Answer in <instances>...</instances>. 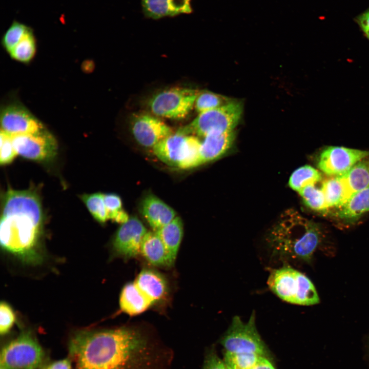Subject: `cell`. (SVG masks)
Returning <instances> with one entry per match:
<instances>
[{
	"instance_id": "cell-1",
	"label": "cell",
	"mask_w": 369,
	"mask_h": 369,
	"mask_svg": "<svg viewBox=\"0 0 369 369\" xmlns=\"http://www.w3.org/2000/svg\"><path fill=\"white\" fill-rule=\"evenodd\" d=\"M69 348L75 369L168 368L167 348L133 327L81 331Z\"/></svg>"
},
{
	"instance_id": "cell-2",
	"label": "cell",
	"mask_w": 369,
	"mask_h": 369,
	"mask_svg": "<svg viewBox=\"0 0 369 369\" xmlns=\"http://www.w3.org/2000/svg\"><path fill=\"white\" fill-rule=\"evenodd\" d=\"M321 239V231L316 223L290 210L271 229L266 241L273 257L310 262Z\"/></svg>"
},
{
	"instance_id": "cell-3",
	"label": "cell",
	"mask_w": 369,
	"mask_h": 369,
	"mask_svg": "<svg viewBox=\"0 0 369 369\" xmlns=\"http://www.w3.org/2000/svg\"><path fill=\"white\" fill-rule=\"evenodd\" d=\"M43 219L40 211L3 212L0 224L1 247L25 261L37 262L42 259L39 243Z\"/></svg>"
},
{
	"instance_id": "cell-4",
	"label": "cell",
	"mask_w": 369,
	"mask_h": 369,
	"mask_svg": "<svg viewBox=\"0 0 369 369\" xmlns=\"http://www.w3.org/2000/svg\"><path fill=\"white\" fill-rule=\"evenodd\" d=\"M267 284L274 294L286 302L300 305L319 302L316 290L310 279L286 263L271 270Z\"/></svg>"
},
{
	"instance_id": "cell-5",
	"label": "cell",
	"mask_w": 369,
	"mask_h": 369,
	"mask_svg": "<svg viewBox=\"0 0 369 369\" xmlns=\"http://www.w3.org/2000/svg\"><path fill=\"white\" fill-rule=\"evenodd\" d=\"M201 142L195 135L172 133L152 149L156 156L166 165L181 169L201 165Z\"/></svg>"
},
{
	"instance_id": "cell-6",
	"label": "cell",
	"mask_w": 369,
	"mask_h": 369,
	"mask_svg": "<svg viewBox=\"0 0 369 369\" xmlns=\"http://www.w3.org/2000/svg\"><path fill=\"white\" fill-rule=\"evenodd\" d=\"M242 112L241 103L232 100L221 107L199 113L189 124L179 128L176 132L204 137L213 132L233 131L240 120Z\"/></svg>"
},
{
	"instance_id": "cell-7",
	"label": "cell",
	"mask_w": 369,
	"mask_h": 369,
	"mask_svg": "<svg viewBox=\"0 0 369 369\" xmlns=\"http://www.w3.org/2000/svg\"><path fill=\"white\" fill-rule=\"evenodd\" d=\"M253 312L248 322L234 316L229 327L219 340L225 351L231 353H254L269 359L268 347L258 332Z\"/></svg>"
},
{
	"instance_id": "cell-8",
	"label": "cell",
	"mask_w": 369,
	"mask_h": 369,
	"mask_svg": "<svg viewBox=\"0 0 369 369\" xmlns=\"http://www.w3.org/2000/svg\"><path fill=\"white\" fill-rule=\"evenodd\" d=\"M198 91L175 87L154 94L148 101L151 113L158 117L175 120L186 118L194 108Z\"/></svg>"
},
{
	"instance_id": "cell-9",
	"label": "cell",
	"mask_w": 369,
	"mask_h": 369,
	"mask_svg": "<svg viewBox=\"0 0 369 369\" xmlns=\"http://www.w3.org/2000/svg\"><path fill=\"white\" fill-rule=\"evenodd\" d=\"M44 359V352L35 338L24 333L2 350L0 364L6 369H38Z\"/></svg>"
},
{
	"instance_id": "cell-10",
	"label": "cell",
	"mask_w": 369,
	"mask_h": 369,
	"mask_svg": "<svg viewBox=\"0 0 369 369\" xmlns=\"http://www.w3.org/2000/svg\"><path fill=\"white\" fill-rule=\"evenodd\" d=\"M11 137L17 155L26 159L46 161L52 159L56 155L57 142L53 135L45 128L33 134Z\"/></svg>"
},
{
	"instance_id": "cell-11",
	"label": "cell",
	"mask_w": 369,
	"mask_h": 369,
	"mask_svg": "<svg viewBox=\"0 0 369 369\" xmlns=\"http://www.w3.org/2000/svg\"><path fill=\"white\" fill-rule=\"evenodd\" d=\"M368 156V151L343 147H327L320 153L317 167L321 171L330 177L341 176L356 163Z\"/></svg>"
},
{
	"instance_id": "cell-12",
	"label": "cell",
	"mask_w": 369,
	"mask_h": 369,
	"mask_svg": "<svg viewBox=\"0 0 369 369\" xmlns=\"http://www.w3.org/2000/svg\"><path fill=\"white\" fill-rule=\"evenodd\" d=\"M131 130L139 145L152 148L173 133L172 129L158 117L145 113L134 115L131 121Z\"/></svg>"
},
{
	"instance_id": "cell-13",
	"label": "cell",
	"mask_w": 369,
	"mask_h": 369,
	"mask_svg": "<svg viewBox=\"0 0 369 369\" xmlns=\"http://www.w3.org/2000/svg\"><path fill=\"white\" fill-rule=\"evenodd\" d=\"M147 233L146 227L137 217H130L116 233L113 242L115 252L126 258L136 257L140 254L141 243Z\"/></svg>"
},
{
	"instance_id": "cell-14",
	"label": "cell",
	"mask_w": 369,
	"mask_h": 369,
	"mask_svg": "<svg viewBox=\"0 0 369 369\" xmlns=\"http://www.w3.org/2000/svg\"><path fill=\"white\" fill-rule=\"evenodd\" d=\"M1 131L11 136L33 134L44 129L27 110L15 105L4 109L1 113Z\"/></svg>"
},
{
	"instance_id": "cell-15",
	"label": "cell",
	"mask_w": 369,
	"mask_h": 369,
	"mask_svg": "<svg viewBox=\"0 0 369 369\" xmlns=\"http://www.w3.org/2000/svg\"><path fill=\"white\" fill-rule=\"evenodd\" d=\"M141 212L154 231H157L176 217L175 211L153 194L147 195L143 199Z\"/></svg>"
},
{
	"instance_id": "cell-16",
	"label": "cell",
	"mask_w": 369,
	"mask_h": 369,
	"mask_svg": "<svg viewBox=\"0 0 369 369\" xmlns=\"http://www.w3.org/2000/svg\"><path fill=\"white\" fill-rule=\"evenodd\" d=\"M235 137L234 130L213 132L204 136L200 151L201 165L223 155L232 146Z\"/></svg>"
},
{
	"instance_id": "cell-17",
	"label": "cell",
	"mask_w": 369,
	"mask_h": 369,
	"mask_svg": "<svg viewBox=\"0 0 369 369\" xmlns=\"http://www.w3.org/2000/svg\"><path fill=\"white\" fill-rule=\"evenodd\" d=\"M191 0H142L143 11L147 17L159 19L192 12Z\"/></svg>"
},
{
	"instance_id": "cell-18",
	"label": "cell",
	"mask_w": 369,
	"mask_h": 369,
	"mask_svg": "<svg viewBox=\"0 0 369 369\" xmlns=\"http://www.w3.org/2000/svg\"><path fill=\"white\" fill-rule=\"evenodd\" d=\"M135 283L154 303L162 299L168 292V284L164 277L151 269L142 270L137 276Z\"/></svg>"
},
{
	"instance_id": "cell-19",
	"label": "cell",
	"mask_w": 369,
	"mask_h": 369,
	"mask_svg": "<svg viewBox=\"0 0 369 369\" xmlns=\"http://www.w3.org/2000/svg\"><path fill=\"white\" fill-rule=\"evenodd\" d=\"M140 254L151 264L159 267H169L174 262L163 243L156 232H147L140 248Z\"/></svg>"
},
{
	"instance_id": "cell-20",
	"label": "cell",
	"mask_w": 369,
	"mask_h": 369,
	"mask_svg": "<svg viewBox=\"0 0 369 369\" xmlns=\"http://www.w3.org/2000/svg\"><path fill=\"white\" fill-rule=\"evenodd\" d=\"M153 303L142 293L135 282L126 284L119 297L121 310L130 316L137 315L145 312Z\"/></svg>"
},
{
	"instance_id": "cell-21",
	"label": "cell",
	"mask_w": 369,
	"mask_h": 369,
	"mask_svg": "<svg viewBox=\"0 0 369 369\" xmlns=\"http://www.w3.org/2000/svg\"><path fill=\"white\" fill-rule=\"evenodd\" d=\"M368 212L369 186L352 195L336 213L344 221L353 223Z\"/></svg>"
},
{
	"instance_id": "cell-22",
	"label": "cell",
	"mask_w": 369,
	"mask_h": 369,
	"mask_svg": "<svg viewBox=\"0 0 369 369\" xmlns=\"http://www.w3.org/2000/svg\"><path fill=\"white\" fill-rule=\"evenodd\" d=\"M340 177L345 186L349 198L354 194L368 187L369 156L358 161Z\"/></svg>"
},
{
	"instance_id": "cell-23",
	"label": "cell",
	"mask_w": 369,
	"mask_h": 369,
	"mask_svg": "<svg viewBox=\"0 0 369 369\" xmlns=\"http://www.w3.org/2000/svg\"><path fill=\"white\" fill-rule=\"evenodd\" d=\"M155 232L160 238L174 263L183 233L181 219L176 216L170 223Z\"/></svg>"
},
{
	"instance_id": "cell-24",
	"label": "cell",
	"mask_w": 369,
	"mask_h": 369,
	"mask_svg": "<svg viewBox=\"0 0 369 369\" xmlns=\"http://www.w3.org/2000/svg\"><path fill=\"white\" fill-rule=\"evenodd\" d=\"M321 188L329 209L332 208L339 209L349 198L340 176L330 177L323 180Z\"/></svg>"
},
{
	"instance_id": "cell-25",
	"label": "cell",
	"mask_w": 369,
	"mask_h": 369,
	"mask_svg": "<svg viewBox=\"0 0 369 369\" xmlns=\"http://www.w3.org/2000/svg\"><path fill=\"white\" fill-rule=\"evenodd\" d=\"M322 180L320 172L311 166L305 165L296 169L291 175L289 184L294 190L299 192L309 185H315Z\"/></svg>"
},
{
	"instance_id": "cell-26",
	"label": "cell",
	"mask_w": 369,
	"mask_h": 369,
	"mask_svg": "<svg viewBox=\"0 0 369 369\" xmlns=\"http://www.w3.org/2000/svg\"><path fill=\"white\" fill-rule=\"evenodd\" d=\"M298 193L303 203L309 208L322 213H326L329 210L321 188H318L315 185H309Z\"/></svg>"
},
{
	"instance_id": "cell-27",
	"label": "cell",
	"mask_w": 369,
	"mask_h": 369,
	"mask_svg": "<svg viewBox=\"0 0 369 369\" xmlns=\"http://www.w3.org/2000/svg\"><path fill=\"white\" fill-rule=\"evenodd\" d=\"M36 49V39L32 29L9 53L14 59L27 63L34 57Z\"/></svg>"
},
{
	"instance_id": "cell-28",
	"label": "cell",
	"mask_w": 369,
	"mask_h": 369,
	"mask_svg": "<svg viewBox=\"0 0 369 369\" xmlns=\"http://www.w3.org/2000/svg\"><path fill=\"white\" fill-rule=\"evenodd\" d=\"M231 101L225 96L210 91H198L194 104V108L199 114L221 107Z\"/></svg>"
},
{
	"instance_id": "cell-29",
	"label": "cell",
	"mask_w": 369,
	"mask_h": 369,
	"mask_svg": "<svg viewBox=\"0 0 369 369\" xmlns=\"http://www.w3.org/2000/svg\"><path fill=\"white\" fill-rule=\"evenodd\" d=\"M31 29L24 23L13 20L2 36L4 48L9 53Z\"/></svg>"
},
{
	"instance_id": "cell-30",
	"label": "cell",
	"mask_w": 369,
	"mask_h": 369,
	"mask_svg": "<svg viewBox=\"0 0 369 369\" xmlns=\"http://www.w3.org/2000/svg\"><path fill=\"white\" fill-rule=\"evenodd\" d=\"M261 357L254 353L225 351L223 360L229 369H250L258 362Z\"/></svg>"
},
{
	"instance_id": "cell-31",
	"label": "cell",
	"mask_w": 369,
	"mask_h": 369,
	"mask_svg": "<svg viewBox=\"0 0 369 369\" xmlns=\"http://www.w3.org/2000/svg\"><path fill=\"white\" fill-rule=\"evenodd\" d=\"M81 198L95 220L101 223L108 220L103 194H85L81 195Z\"/></svg>"
},
{
	"instance_id": "cell-32",
	"label": "cell",
	"mask_w": 369,
	"mask_h": 369,
	"mask_svg": "<svg viewBox=\"0 0 369 369\" xmlns=\"http://www.w3.org/2000/svg\"><path fill=\"white\" fill-rule=\"evenodd\" d=\"M0 163L7 165L11 163L17 155L13 145L12 137L1 131Z\"/></svg>"
},
{
	"instance_id": "cell-33",
	"label": "cell",
	"mask_w": 369,
	"mask_h": 369,
	"mask_svg": "<svg viewBox=\"0 0 369 369\" xmlns=\"http://www.w3.org/2000/svg\"><path fill=\"white\" fill-rule=\"evenodd\" d=\"M108 219L116 222L118 217L125 212L122 208L120 197L115 194H104Z\"/></svg>"
},
{
	"instance_id": "cell-34",
	"label": "cell",
	"mask_w": 369,
	"mask_h": 369,
	"mask_svg": "<svg viewBox=\"0 0 369 369\" xmlns=\"http://www.w3.org/2000/svg\"><path fill=\"white\" fill-rule=\"evenodd\" d=\"M15 316L11 308L6 302H2L0 306V333H7L12 327Z\"/></svg>"
},
{
	"instance_id": "cell-35",
	"label": "cell",
	"mask_w": 369,
	"mask_h": 369,
	"mask_svg": "<svg viewBox=\"0 0 369 369\" xmlns=\"http://www.w3.org/2000/svg\"><path fill=\"white\" fill-rule=\"evenodd\" d=\"M201 369H229L223 360L217 355L215 348L208 349Z\"/></svg>"
},
{
	"instance_id": "cell-36",
	"label": "cell",
	"mask_w": 369,
	"mask_h": 369,
	"mask_svg": "<svg viewBox=\"0 0 369 369\" xmlns=\"http://www.w3.org/2000/svg\"><path fill=\"white\" fill-rule=\"evenodd\" d=\"M356 20L365 36L369 39V9L360 14Z\"/></svg>"
},
{
	"instance_id": "cell-37",
	"label": "cell",
	"mask_w": 369,
	"mask_h": 369,
	"mask_svg": "<svg viewBox=\"0 0 369 369\" xmlns=\"http://www.w3.org/2000/svg\"><path fill=\"white\" fill-rule=\"evenodd\" d=\"M46 369H71V360L66 358L54 362Z\"/></svg>"
},
{
	"instance_id": "cell-38",
	"label": "cell",
	"mask_w": 369,
	"mask_h": 369,
	"mask_svg": "<svg viewBox=\"0 0 369 369\" xmlns=\"http://www.w3.org/2000/svg\"><path fill=\"white\" fill-rule=\"evenodd\" d=\"M250 369H276L269 359L261 357L258 362Z\"/></svg>"
},
{
	"instance_id": "cell-39",
	"label": "cell",
	"mask_w": 369,
	"mask_h": 369,
	"mask_svg": "<svg viewBox=\"0 0 369 369\" xmlns=\"http://www.w3.org/2000/svg\"><path fill=\"white\" fill-rule=\"evenodd\" d=\"M0 369H6V368L5 367L1 365Z\"/></svg>"
}]
</instances>
